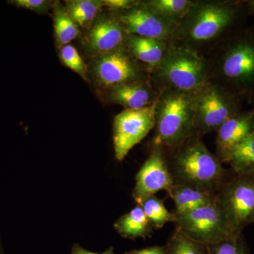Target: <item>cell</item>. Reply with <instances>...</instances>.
<instances>
[{"label":"cell","instance_id":"cell-23","mask_svg":"<svg viewBox=\"0 0 254 254\" xmlns=\"http://www.w3.org/2000/svg\"><path fill=\"white\" fill-rule=\"evenodd\" d=\"M145 216L153 228L160 229L168 222H176L175 213H171L164 204L163 200L156 195L147 197L139 203Z\"/></svg>","mask_w":254,"mask_h":254},{"label":"cell","instance_id":"cell-11","mask_svg":"<svg viewBox=\"0 0 254 254\" xmlns=\"http://www.w3.org/2000/svg\"><path fill=\"white\" fill-rule=\"evenodd\" d=\"M174 184L165 150L158 145H153L151 153L136 175L133 190L135 200L139 204L147 197L160 190H165L168 193Z\"/></svg>","mask_w":254,"mask_h":254},{"label":"cell","instance_id":"cell-22","mask_svg":"<svg viewBox=\"0 0 254 254\" xmlns=\"http://www.w3.org/2000/svg\"><path fill=\"white\" fill-rule=\"evenodd\" d=\"M65 4L73 21L82 28L91 26L103 7L102 0H70Z\"/></svg>","mask_w":254,"mask_h":254},{"label":"cell","instance_id":"cell-27","mask_svg":"<svg viewBox=\"0 0 254 254\" xmlns=\"http://www.w3.org/2000/svg\"><path fill=\"white\" fill-rule=\"evenodd\" d=\"M55 1L48 0H11L8 1L9 4L17 8L30 10L39 14H48L50 8L53 9Z\"/></svg>","mask_w":254,"mask_h":254},{"label":"cell","instance_id":"cell-13","mask_svg":"<svg viewBox=\"0 0 254 254\" xmlns=\"http://www.w3.org/2000/svg\"><path fill=\"white\" fill-rule=\"evenodd\" d=\"M127 36L115 13L99 15L90 26L86 38V48L95 57L106 54L125 46Z\"/></svg>","mask_w":254,"mask_h":254},{"label":"cell","instance_id":"cell-17","mask_svg":"<svg viewBox=\"0 0 254 254\" xmlns=\"http://www.w3.org/2000/svg\"><path fill=\"white\" fill-rule=\"evenodd\" d=\"M168 194L175 203L174 213L179 215L211 203L216 193L186 184L175 183Z\"/></svg>","mask_w":254,"mask_h":254},{"label":"cell","instance_id":"cell-3","mask_svg":"<svg viewBox=\"0 0 254 254\" xmlns=\"http://www.w3.org/2000/svg\"><path fill=\"white\" fill-rule=\"evenodd\" d=\"M199 133L165 151L175 183L186 184L217 193L227 181V170L216 155L209 151Z\"/></svg>","mask_w":254,"mask_h":254},{"label":"cell","instance_id":"cell-12","mask_svg":"<svg viewBox=\"0 0 254 254\" xmlns=\"http://www.w3.org/2000/svg\"><path fill=\"white\" fill-rule=\"evenodd\" d=\"M127 35L173 41L177 27L141 4L127 11L115 13Z\"/></svg>","mask_w":254,"mask_h":254},{"label":"cell","instance_id":"cell-6","mask_svg":"<svg viewBox=\"0 0 254 254\" xmlns=\"http://www.w3.org/2000/svg\"><path fill=\"white\" fill-rule=\"evenodd\" d=\"M215 200L232 235H241L254 224V175H234L218 190Z\"/></svg>","mask_w":254,"mask_h":254},{"label":"cell","instance_id":"cell-15","mask_svg":"<svg viewBox=\"0 0 254 254\" xmlns=\"http://www.w3.org/2000/svg\"><path fill=\"white\" fill-rule=\"evenodd\" d=\"M150 82L125 83L103 91L110 103L121 105L125 110L142 109L154 104L160 96V91Z\"/></svg>","mask_w":254,"mask_h":254},{"label":"cell","instance_id":"cell-8","mask_svg":"<svg viewBox=\"0 0 254 254\" xmlns=\"http://www.w3.org/2000/svg\"><path fill=\"white\" fill-rule=\"evenodd\" d=\"M93 73L96 84L103 91L113 87L150 80L148 68L137 61L124 46L95 57Z\"/></svg>","mask_w":254,"mask_h":254},{"label":"cell","instance_id":"cell-2","mask_svg":"<svg viewBox=\"0 0 254 254\" xmlns=\"http://www.w3.org/2000/svg\"><path fill=\"white\" fill-rule=\"evenodd\" d=\"M209 65V64H208ZM210 78L243 103L254 104V28H237L219 46Z\"/></svg>","mask_w":254,"mask_h":254},{"label":"cell","instance_id":"cell-28","mask_svg":"<svg viewBox=\"0 0 254 254\" xmlns=\"http://www.w3.org/2000/svg\"><path fill=\"white\" fill-rule=\"evenodd\" d=\"M103 7H107L111 12L120 13L136 7L141 1L135 0H102Z\"/></svg>","mask_w":254,"mask_h":254},{"label":"cell","instance_id":"cell-10","mask_svg":"<svg viewBox=\"0 0 254 254\" xmlns=\"http://www.w3.org/2000/svg\"><path fill=\"white\" fill-rule=\"evenodd\" d=\"M156 103L142 109L125 110L115 116L113 143L118 161H123L128 152L155 128Z\"/></svg>","mask_w":254,"mask_h":254},{"label":"cell","instance_id":"cell-31","mask_svg":"<svg viewBox=\"0 0 254 254\" xmlns=\"http://www.w3.org/2000/svg\"><path fill=\"white\" fill-rule=\"evenodd\" d=\"M73 254H113L112 252H106L103 254H96L93 253V252H88V251H86L84 250H82V249L78 248L75 250L74 253Z\"/></svg>","mask_w":254,"mask_h":254},{"label":"cell","instance_id":"cell-14","mask_svg":"<svg viewBox=\"0 0 254 254\" xmlns=\"http://www.w3.org/2000/svg\"><path fill=\"white\" fill-rule=\"evenodd\" d=\"M216 132V156L223 164L230 152L254 133V108L229 118Z\"/></svg>","mask_w":254,"mask_h":254},{"label":"cell","instance_id":"cell-19","mask_svg":"<svg viewBox=\"0 0 254 254\" xmlns=\"http://www.w3.org/2000/svg\"><path fill=\"white\" fill-rule=\"evenodd\" d=\"M53 9L55 42L60 49L77 38L80 31L78 26L68 14L65 6L60 1H55Z\"/></svg>","mask_w":254,"mask_h":254},{"label":"cell","instance_id":"cell-21","mask_svg":"<svg viewBox=\"0 0 254 254\" xmlns=\"http://www.w3.org/2000/svg\"><path fill=\"white\" fill-rule=\"evenodd\" d=\"M116 226L122 235L131 238L148 236L153 230L140 205L124 215Z\"/></svg>","mask_w":254,"mask_h":254},{"label":"cell","instance_id":"cell-30","mask_svg":"<svg viewBox=\"0 0 254 254\" xmlns=\"http://www.w3.org/2000/svg\"><path fill=\"white\" fill-rule=\"evenodd\" d=\"M245 1L247 14L254 15V0H250V1Z\"/></svg>","mask_w":254,"mask_h":254},{"label":"cell","instance_id":"cell-18","mask_svg":"<svg viewBox=\"0 0 254 254\" xmlns=\"http://www.w3.org/2000/svg\"><path fill=\"white\" fill-rule=\"evenodd\" d=\"M223 163L234 175H254V132L230 152Z\"/></svg>","mask_w":254,"mask_h":254},{"label":"cell","instance_id":"cell-29","mask_svg":"<svg viewBox=\"0 0 254 254\" xmlns=\"http://www.w3.org/2000/svg\"><path fill=\"white\" fill-rule=\"evenodd\" d=\"M133 254H168L165 247H153L144 250H138L135 252Z\"/></svg>","mask_w":254,"mask_h":254},{"label":"cell","instance_id":"cell-7","mask_svg":"<svg viewBox=\"0 0 254 254\" xmlns=\"http://www.w3.org/2000/svg\"><path fill=\"white\" fill-rule=\"evenodd\" d=\"M243 103L218 83L209 81L195 93V127L200 135L217 131L242 111Z\"/></svg>","mask_w":254,"mask_h":254},{"label":"cell","instance_id":"cell-16","mask_svg":"<svg viewBox=\"0 0 254 254\" xmlns=\"http://www.w3.org/2000/svg\"><path fill=\"white\" fill-rule=\"evenodd\" d=\"M170 43L127 35L125 46L130 54L152 73L163 59Z\"/></svg>","mask_w":254,"mask_h":254},{"label":"cell","instance_id":"cell-9","mask_svg":"<svg viewBox=\"0 0 254 254\" xmlns=\"http://www.w3.org/2000/svg\"><path fill=\"white\" fill-rule=\"evenodd\" d=\"M176 217V228L187 236L205 245L218 243L234 236L215 199L208 204Z\"/></svg>","mask_w":254,"mask_h":254},{"label":"cell","instance_id":"cell-20","mask_svg":"<svg viewBox=\"0 0 254 254\" xmlns=\"http://www.w3.org/2000/svg\"><path fill=\"white\" fill-rule=\"evenodd\" d=\"M193 1L190 0H149L142 1V4L169 23L178 27L187 14Z\"/></svg>","mask_w":254,"mask_h":254},{"label":"cell","instance_id":"cell-25","mask_svg":"<svg viewBox=\"0 0 254 254\" xmlns=\"http://www.w3.org/2000/svg\"><path fill=\"white\" fill-rule=\"evenodd\" d=\"M61 63L73 72L77 73L85 81L88 80V66L74 46L68 44L60 48Z\"/></svg>","mask_w":254,"mask_h":254},{"label":"cell","instance_id":"cell-24","mask_svg":"<svg viewBox=\"0 0 254 254\" xmlns=\"http://www.w3.org/2000/svg\"><path fill=\"white\" fill-rule=\"evenodd\" d=\"M206 246L187 236L176 228L169 242L167 254H205L204 248Z\"/></svg>","mask_w":254,"mask_h":254},{"label":"cell","instance_id":"cell-26","mask_svg":"<svg viewBox=\"0 0 254 254\" xmlns=\"http://www.w3.org/2000/svg\"><path fill=\"white\" fill-rule=\"evenodd\" d=\"M207 246L209 254H247L242 234L234 235L218 243Z\"/></svg>","mask_w":254,"mask_h":254},{"label":"cell","instance_id":"cell-1","mask_svg":"<svg viewBox=\"0 0 254 254\" xmlns=\"http://www.w3.org/2000/svg\"><path fill=\"white\" fill-rule=\"evenodd\" d=\"M246 15L245 1H193L171 43L196 51L241 27Z\"/></svg>","mask_w":254,"mask_h":254},{"label":"cell","instance_id":"cell-4","mask_svg":"<svg viewBox=\"0 0 254 254\" xmlns=\"http://www.w3.org/2000/svg\"><path fill=\"white\" fill-rule=\"evenodd\" d=\"M150 77L160 91L195 93L210 81V70L207 60L196 51L170 43Z\"/></svg>","mask_w":254,"mask_h":254},{"label":"cell","instance_id":"cell-5","mask_svg":"<svg viewBox=\"0 0 254 254\" xmlns=\"http://www.w3.org/2000/svg\"><path fill=\"white\" fill-rule=\"evenodd\" d=\"M155 133L153 145L168 151L194 133L195 93L160 91L155 107Z\"/></svg>","mask_w":254,"mask_h":254}]
</instances>
